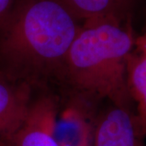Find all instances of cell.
<instances>
[{
  "label": "cell",
  "instance_id": "cell-1",
  "mask_svg": "<svg viewBox=\"0 0 146 146\" xmlns=\"http://www.w3.org/2000/svg\"><path fill=\"white\" fill-rule=\"evenodd\" d=\"M81 25L60 0H16L0 25V72L29 83L64 75Z\"/></svg>",
  "mask_w": 146,
  "mask_h": 146
},
{
  "label": "cell",
  "instance_id": "cell-2",
  "mask_svg": "<svg viewBox=\"0 0 146 146\" xmlns=\"http://www.w3.org/2000/svg\"><path fill=\"white\" fill-rule=\"evenodd\" d=\"M135 40L125 21L83 22L68 50L64 76L80 90L132 110L127 62Z\"/></svg>",
  "mask_w": 146,
  "mask_h": 146
},
{
  "label": "cell",
  "instance_id": "cell-3",
  "mask_svg": "<svg viewBox=\"0 0 146 146\" xmlns=\"http://www.w3.org/2000/svg\"><path fill=\"white\" fill-rule=\"evenodd\" d=\"M58 106L53 97L32 101L16 129L0 136V146H60L56 137Z\"/></svg>",
  "mask_w": 146,
  "mask_h": 146
},
{
  "label": "cell",
  "instance_id": "cell-4",
  "mask_svg": "<svg viewBox=\"0 0 146 146\" xmlns=\"http://www.w3.org/2000/svg\"><path fill=\"white\" fill-rule=\"evenodd\" d=\"M135 112L111 104L96 120L91 146H145Z\"/></svg>",
  "mask_w": 146,
  "mask_h": 146
},
{
  "label": "cell",
  "instance_id": "cell-5",
  "mask_svg": "<svg viewBox=\"0 0 146 146\" xmlns=\"http://www.w3.org/2000/svg\"><path fill=\"white\" fill-rule=\"evenodd\" d=\"M32 101L30 83L0 72V136L23 122Z\"/></svg>",
  "mask_w": 146,
  "mask_h": 146
},
{
  "label": "cell",
  "instance_id": "cell-6",
  "mask_svg": "<svg viewBox=\"0 0 146 146\" xmlns=\"http://www.w3.org/2000/svg\"><path fill=\"white\" fill-rule=\"evenodd\" d=\"M127 82L136 104L135 119L141 135L146 137V28L136 37L127 62Z\"/></svg>",
  "mask_w": 146,
  "mask_h": 146
},
{
  "label": "cell",
  "instance_id": "cell-7",
  "mask_svg": "<svg viewBox=\"0 0 146 146\" xmlns=\"http://www.w3.org/2000/svg\"><path fill=\"white\" fill-rule=\"evenodd\" d=\"M80 21H125L131 0H60Z\"/></svg>",
  "mask_w": 146,
  "mask_h": 146
},
{
  "label": "cell",
  "instance_id": "cell-8",
  "mask_svg": "<svg viewBox=\"0 0 146 146\" xmlns=\"http://www.w3.org/2000/svg\"><path fill=\"white\" fill-rule=\"evenodd\" d=\"M16 0H0V25L8 16Z\"/></svg>",
  "mask_w": 146,
  "mask_h": 146
},
{
  "label": "cell",
  "instance_id": "cell-9",
  "mask_svg": "<svg viewBox=\"0 0 146 146\" xmlns=\"http://www.w3.org/2000/svg\"><path fill=\"white\" fill-rule=\"evenodd\" d=\"M60 146H91V143H81V144H76V145H71L67 143H61Z\"/></svg>",
  "mask_w": 146,
  "mask_h": 146
}]
</instances>
